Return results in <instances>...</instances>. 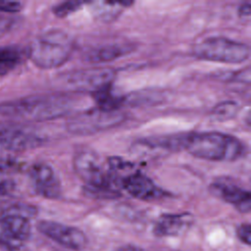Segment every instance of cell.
Returning <instances> with one entry per match:
<instances>
[{
  "label": "cell",
  "mask_w": 251,
  "mask_h": 251,
  "mask_svg": "<svg viewBox=\"0 0 251 251\" xmlns=\"http://www.w3.org/2000/svg\"><path fill=\"white\" fill-rule=\"evenodd\" d=\"M17 189V184L13 179L3 177L0 179V201H6L12 197Z\"/></svg>",
  "instance_id": "cell-21"
},
{
  "label": "cell",
  "mask_w": 251,
  "mask_h": 251,
  "mask_svg": "<svg viewBox=\"0 0 251 251\" xmlns=\"http://www.w3.org/2000/svg\"><path fill=\"white\" fill-rule=\"evenodd\" d=\"M88 2H81V1H67V2H62L60 4L55 5L52 8V12L55 16L59 18H65L68 17L69 15L75 13L83 4H86Z\"/></svg>",
  "instance_id": "cell-20"
},
{
  "label": "cell",
  "mask_w": 251,
  "mask_h": 251,
  "mask_svg": "<svg viewBox=\"0 0 251 251\" xmlns=\"http://www.w3.org/2000/svg\"><path fill=\"white\" fill-rule=\"evenodd\" d=\"M239 110L238 104L234 101H224L212 109V117L217 121H227L234 118Z\"/></svg>",
  "instance_id": "cell-19"
},
{
  "label": "cell",
  "mask_w": 251,
  "mask_h": 251,
  "mask_svg": "<svg viewBox=\"0 0 251 251\" xmlns=\"http://www.w3.org/2000/svg\"><path fill=\"white\" fill-rule=\"evenodd\" d=\"M192 55L204 61L239 64L249 59L250 49L245 43L214 36L196 43L192 48Z\"/></svg>",
  "instance_id": "cell-5"
},
{
  "label": "cell",
  "mask_w": 251,
  "mask_h": 251,
  "mask_svg": "<svg viewBox=\"0 0 251 251\" xmlns=\"http://www.w3.org/2000/svg\"><path fill=\"white\" fill-rule=\"evenodd\" d=\"M182 149L196 158L217 162H233L246 153V146L240 139L219 131L182 133Z\"/></svg>",
  "instance_id": "cell-2"
},
{
  "label": "cell",
  "mask_w": 251,
  "mask_h": 251,
  "mask_svg": "<svg viewBox=\"0 0 251 251\" xmlns=\"http://www.w3.org/2000/svg\"><path fill=\"white\" fill-rule=\"evenodd\" d=\"M30 231L29 219L25 217L10 215L0 219V244L10 250L20 249L28 239Z\"/></svg>",
  "instance_id": "cell-11"
},
{
  "label": "cell",
  "mask_w": 251,
  "mask_h": 251,
  "mask_svg": "<svg viewBox=\"0 0 251 251\" xmlns=\"http://www.w3.org/2000/svg\"><path fill=\"white\" fill-rule=\"evenodd\" d=\"M92 5L93 14L101 21H112L121 13L124 8L133 4L132 1H102L88 2Z\"/></svg>",
  "instance_id": "cell-17"
},
{
  "label": "cell",
  "mask_w": 251,
  "mask_h": 251,
  "mask_svg": "<svg viewBox=\"0 0 251 251\" xmlns=\"http://www.w3.org/2000/svg\"><path fill=\"white\" fill-rule=\"evenodd\" d=\"M238 238L245 244L250 245L251 243V226L249 224H243L237 228Z\"/></svg>",
  "instance_id": "cell-24"
},
{
  "label": "cell",
  "mask_w": 251,
  "mask_h": 251,
  "mask_svg": "<svg viewBox=\"0 0 251 251\" xmlns=\"http://www.w3.org/2000/svg\"><path fill=\"white\" fill-rule=\"evenodd\" d=\"M2 176H3V175H2V174H0V179H1V178H3V177H2Z\"/></svg>",
  "instance_id": "cell-27"
},
{
  "label": "cell",
  "mask_w": 251,
  "mask_h": 251,
  "mask_svg": "<svg viewBox=\"0 0 251 251\" xmlns=\"http://www.w3.org/2000/svg\"><path fill=\"white\" fill-rule=\"evenodd\" d=\"M37 210L34 206L25 203H0V219L10 215L23 216L27 219L33 217Z\"/></svg>",
  "instance_id": "cell-18"
},
{
  "label": "cell",
  "mask_w": 251,
  "mask_h": 251,
  "mask_svg": "<svg viewBox=\"0 0 251 251\" xmlns=\"http://www.w3.org/2000/svg\"><path fill=\"white\" fill-rule=\"evenodd\" d=\"M133 50L134 44L132 43H111L90 49L85 53V60L91 63L111 62L129 54Z\"/></svg>",
  "instance_id": "cell-14"
},
{
  "label": "cell",
  "mask_w": 251,
  "mask_h": 251,
  "mask_svg": "<svg viewBox=\"0 0 251 251\" xmlns=\"http://www.w3.org/2000/svg\"><path fill=\"white\" fill-rule=\"evenodd\" d=\"M74 169L84 182L85 193L94 198L112 199L121 195L112 181L107 168L99 157L90 150L78 151L74 157Z\"/></svg>",
  "instance_id": "cell-3"
},
{
  "label": "cell",
  "mask_w": 251,
  "mask_h": 251,
  "mask_svg": "<svg viewBox=\"0 0 251 251\" xmlns=\"http://www.w3.org/2000/svg\"><path fill=\"white\" fill-rule=\"evenodd\" d=\"M45 136L33 127L17 123L0 124V146L12 151H26L42 146Z\"/></svg>",
  "instance_id": "cell-7"
},
{
  "label": "cell",
  "mask_w": 251,
  "mask_h": 251,
  "mask_svg": "<svg viewBox=\"0 0 251 251\" xmlns=\"http://www.w3.org/2000/svg\"><path fill=\"white\" fill-rule=\"evenodd\" d=\"M14 18L12 15L0 12V36L7 32L14 25Z\"/></svg>",
  "instance_id": "cell-23"
},
{
  "label": "cell",
  "mask_w": 251,
  "mask_h": 251,
  "mask_svg": "<svg viewBox=\"0 0 251 251\" xmlns=\"http://www.w3.org/2000/svg\"><path fill=\"white\" fill-rule=\"evenodd\" d=\"M28 176L34 191L48 199H57L62 194V187L54 170L47 164L35 163L28 170Z\"/></svg>",
  "instance_id": "cell-12"
},
{
  "label": "cell",
  "mask_w": 251,
  "mask_h": 251,
  "mask_svg": "<svg viewBox=\"0 0 251 251\" xmlns=\"http://www.w3.org/2000/svg\"><path fill=\"white\" fill-rule=\"evenodd\" d=\"M116 72L110 68H96L68 73L64 76L68 89L94 94L100 90L111 87Z\"/></svg>",
  "instance_id": "cell-8"
},
{
  "label": "cell",
  "mask_w": 251,
  "mask_h": 251,
  "mask_svg": "<svg viewBox=\"0 0 251 251\" xmlns=\"http://www.w3.org/2000/svg\"><path fill=\"white\" fill-rule=\"evenodd\" d=\"M64 94L30 95L0 103V115L17 120L44 122L67 115L73 105Z\"/></svg>",
  "instance_id": "cell-1"
},
{
  "label": "cell",
  "mask_w": 251,
  "mask_h": 251,
  "mask_svg": "<svg viewBox=\"0 0 251 251\" xmlns=\"http://www.w3.org/2000/svg\"><path fill=\"white\" fill-rule=\"evenodd\" d=\"M120 110H106L96 107L78 113L67 123L69 132L76 135H89L107 130L125 121Z\"/></svg>",
  "instance_id": "cell-6"
},
{
  "label": "cell",
  "mask_w": 251,
  "mask_h": 251,
  "mask_svg": "<svg viewBox=\"0 0 251 251\" xmlns=\"http://www.w3.org/2000/svg\"><path fill=\"white\" fill-rule=\"evenodd\" d=\"M25 57H27L26 50L20 46H0V78L17 69L23 63Z\"/></svg>",
  "instance_id": "cell-16"
},
{
  "label": "cell",
  "mask_w": 251,
  "mask_h": 251,
  "mask_svg": "<svg viewBox=\"0 0 251 251\" xmlns=\"http://www.w3.org/2000/svg\"><path fill=\"white\" fill-rule=\"evenodd\" d=\"M22 9V4L17 1L0 0V12L12 15L20 12Z\"/></svg>",
  "instance_id": "cell-22"
},
{
  "label": "cell",
  "mask_w": 251,
  "mask_h": 251,
  "mask_svg": "<svg viewBox=\"0 0 251 251\" xmlns=\"http://www.w3.org/2000/svg\"><path fill=\"white\" fill-rule=\"evenodd\" d=\"M73 50V41L65 31L51 29L38 35L31 42L26 53L36 67L50 70L66 64Z\"/></svg>",
  "instance_id": "cell-4"
},
{
  "label": "cell",
  "mask_w": 251,
  "mask_h": 251,
  "mask_svg": "<svg viewBox=\"0 0 251 251\" xmlns=\"http://www.w3.org/2000/svg\"><path fill=\"white\" fill-rule=\"evenodd\" d=\"M210 191L225 202L231 204L241 213H248L251 209L250 192L231 180L218 179L211 183Z\"/></svg>",
  "instance_id": "cell-13"
},
{
  "label": "cell",
  "mask_w": 251,
  "mask_h": 251,
  "mask_svg": "<svg viewBox=\"0 0 251 251\" xmlns=\"http://www.w3.org/2000/svg\"><path fill=\"white\" fill-rule=\"evenodd\" d=\"M191 222V215L165 214L162 215L154 226V233L158 236H172L179 234Z\"/></svg>",
  "instance_id": "cell-15"
},
{
  "label": "cell",
  "mask_w": 251,
  "mask_h": 251,
  "mask_svg": "<svg viewBox=\"0 0 251 251\" xmlns=\"http://www.w3.org/2000/svg\"><path fill=\"white\" fill-rule=\"evenodd\" d=\"M120 187L124 188L132 197L143 201L158 200L169 195L150 177L135 170L121 178Z\"/></svg>",
  "instance_id": "cell-10"
},
{
  "label": "cell",
  "mask_w": 251,
  "mask_h": 251,
  "mask_svg": "<svg viewBox=\"0 0 251 251\" xmlns=\"http://www.w3.org/2000/svg\"><path fill=\"white\" fill-rule=\"evenodd\" d=\"M37 229L45 236L69 249L81 250L87 243L86 235L80 229L61 223L40 221L37 224Z\"/></svg>",
  "instance_id": "cell-9"
},
{
  "label": "cell",
  "mask_w": 251,
  "mask_h": 251,
  "mask_svg": "<svg viewBox=\"0 0 251 251\" xmlns=\"http://www.w3.org/2000/svg\"><path fill=\"white\" fill-rule=\"evenodd\" d=\"M116 251H143L141 248L139 247H136V246H125V247H122Z\"/></svg>",
  "instance_id": "cell-26"
},
{
  "label": "cell",
  "mask_w": 251,
  "mask_h": 251,
  "mask_svg": "<svg viewBox=\"0 0 251 251\" xmlns=\"http://www.w3.org/2000/svg\"><path fill=\"white\" fill-rule=\"evenodd\" d=\"M238 15L240 18H246L249 19L250 15H251V6L249 2H244L239 6L238 9Z\"/></svg>",
  "instance_id": "cell-25"
}]
</instances>
